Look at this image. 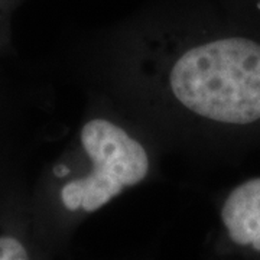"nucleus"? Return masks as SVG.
Here are the masks:
<instances>
[{
	"label": "nucleus",
	"instance_id": "obj_3",
	"mask_svg": "<svg viewBox=\"0 0 260 260\" xmlns=\"http://www.w3.org/2000/svg\"><path fill=\"white\" fill-rule=\"evenodd\" d=\"M221 221L233 243L260 251V178L233 189L221 208Z\"/></svg>",
	"mask_w": 260,
	"mask_h": 260
},
{
	"label": "nucleus",
	"instance_id": "obj_2",
	"mask_svg": "<svg viewBox=\"0 0 260 260\" xmlns=\"http://www.w3.org/2000/svg\"><path fill=\"white\" fill-rule=\"evenodd\" d=\"M81 143L91 169L62 188L61 200L70 211H97L148 175L146 149L112 121H87L81 129Z\"/></svg>",
	"mask_w": 260,
	"mask_h": 260
},
{
	"label": "nucleus",
	"instance_id": "obj_1",
	"mask_svg": "<svg viewBox=\"0 0 260 260\" xmlns=\"http://www.w3.org/2000/svg\"><path fill=\"white\" fill-rule=\"evenodd\" d=\"M172 95L188 112L223 124L260 120V44L221 38L186 49L169 70Z\"/></svg>",
	"mask_w": 260,
	"mask_h": 260
},
{
	"label": "nucleus",
	"instance_id": "obj_4",
	"mask_svg": "<svg viewBox=\"0 0 260 260\" xmlns=\"http://www.w3.org/2000/svg\"><path fill=\"white\" fill-rule=\"evenodd\" d=\"M29 259V251L25 244L13 236H0V260Z\"/></svg>",
	"mask_w": 260,
	"mask_h": 260
}]
</instances>
